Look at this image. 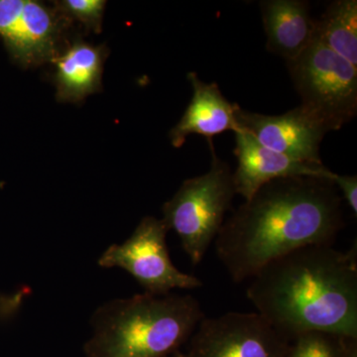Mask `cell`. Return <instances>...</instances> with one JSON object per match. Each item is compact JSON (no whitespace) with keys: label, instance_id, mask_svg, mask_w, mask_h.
<instances>
[{"label":"cell","instance_id":"5bb4252c","mask_svg":"<svg viewBox=\"0 0 357 357\" xmlns=\"http://www.w3.org/2000/svg\"><path fill=\"white\" fill-rule=\"evenodd\" d=\"M314 38L357 67V1H333L316 20Z\"/></svg>","mask_w":357,"mask_h":357},{"label":"cell","instance_id":"ac0fdd59","mask_svg":"<svg viewBox=\"0 0 357 357\" xmlns=\"http://www.w3.org/2000/svg\"><path fill=\"white\" fill-rule=\"evenodd\" d=\"M344 357H357V338H347Z\"/></svg>","mask_w":357,"mask_h":357},{"label":"cell","instance_id":"7c38bea8","mask_svg":"<svg viewBox=\"0 0 357 357\" xmlns=\"http://www.w3.org/2000/svg\"><path fill=\"white\" fill-rule=\"evenodd\" d=\"M268 51L290 62L299 57L314 39L316 20L309 2L263 0L259 2Z\"/></svg>","mask_w":357,"mask_h":357},{"label":"cell","instance_id":"6da1fadb","mask_svg":"<svg viewBox=\"0 0 357 357\" xmlns=\"http://www.w3.org/2000/svg\"><path fill=\"white\" fill-rule=\"evenodd\" d=\"M342 204L328 178L271 181L225 220L213 243L218 260L238 284L296 249L333 245L344 227Z\"/></svg>","mask_w":357,"mask_h":357},{"label":"cell","instance_id":"d6986e66","mask_svg":"<svg viewBox=\"0 0 357 357\" xmlns=\"http://www.w3.org/2000/svg\"><path fill=\"white\" fill-rule=\"evenodd\" d=\"M164 357H188L187 354H185V351H180L175 352V354H170V356H167Z\"/></svg>","mask_w":357,"mask_h":357},{"label":"cell","instance_id":"4fadbf2b","mask_svg":"<svg viewBox=\"0 0 357 357\" xmlns=\"http://www.w3.org/2000/svg\"><path fill=\"white\" fill-rule=\"evenodd\" d=\"M52 60L59 100L79 102L100 89L105 61L100 47L76 42Z\"/></svg>","mask_w":357,"mask_h":357},{"label":"cell","instance_id":"30bf717a","mask_svg":"<svg viewBox=\"0 0 357 357\" xmlns=\"http://www.w3.org/2000/svg\"><path fill=\"white\" fill-rule=\"evenodd\" d=\"M237 169L234 172L236 195L250 199L262 185L289 177H319L330 180L333 171L324 165L304 163L268 149L245 131H234Z\"/></svg>","mask_w":357,"mask_h":357},{"label":"cell","instance_id":"9c48e42d","mask_svg":"<svg viewBox=\"0 0 357 357\" xmlns=\"http://www.w3.org/2000/svg\"><path fill=\"white\" fill-rule=\"evenodd\" d=\"M55 20L35 0H0V37L11 57L24 67L55 57Z\"/></svg>","mask_w":357,"mask_h":357},{"label":"cell","instance_id":"3957f363","mask_svg":"<svg viewBox=\"0 0 357 357\" xmlns=\"http://www.w3.org/2000/svg\"><path fill=\"white\" fill-rule=\"evenodd\" d=\"M206 318L192 295L142 293L107 301L91 314L84 357H164L182 351Z\"/></svg>","mask_w":357,"mask_h":357},{"label":"cell","instance_id":"2e32d148","mask_svg":"<svg viewBox=\"0 0 357 357\" xmlns=\"http://www.w3.org/2000/svg\"><path fill=\"white\" fill-rule=\"evenodd\" d=\"M107 2L103 0H64L59 6L89 29L100 32Z\"/></svg>","mask_w":357,"mask_h":357},{"label":"cell","instance_id":"7a4b0ae2","mask_svg":"<svg viewBox=\"0 0 357 357\" xmlns=\"http://www.w3.org/2000/svg\"><path fill=\"white\" fill-rule=\"evenodd\" d=\"M246 297L290 342L307 333L357 338V244L309 245L281 256L250 279Z\"/></svg>","mask_w":357,"mask_h":357},{"label":"cell","instance_id":"52a82bcc","mask_svg":"<svg viewBox=\"0 0 357 357\" xmlns=\"http://www.w3.org/2000/svg\"><path fill=\"white\" fill-rule=\"evenodd\" d=\"M188 357H287L290 340L257 312L204 318L188 342Z\"/></svg>","mask_w":357,"mask_h":357},{"label":"cell","instance_id":"277c9868","mask_svg":"<svg viewBox=\"0 0 357 357\" xmlns=\"http://www.w3.org/2000/svg\"><path fill=\"white\" fill-rule=\"evenodd\" d=\"M208 141L213 155L210 170L185 180L162 208V220L167 229L176 232L192 266L203 261L215 243L236 196L234 172Z\"/></svg>","mask_w":357,"mask_h":357},{"label":"cell","instance_id":"8992f818","mask_svg":"<svg viewBox=\"0 0 357 357\" xmlns=\"http://www.w3.org/2000/svg\"><path fill=\"white\" fill-rule=\"evenodd\" d=\"M168 231L163 220L143 218L126 241L112 244L103 251L98 260V266L124 270L144 293L151 295L202 287L203 282L199 278L180 271L174 265L166 243Z\"/></svg>","mask_w":357,"mask_h":357},{"label":"cell","instance_id":"8fae6325","mask_svg":"<svg viewBox=\"0 0 357 357\" xmlns=\"http://www.w3.org/2000/svg\"><path fill=\"white\" fill-rule=\"evenodd\" d=\"M188 79L192 84V96L184 114L170 131L173 146L182 147L192 134L211 140L227 131H236V103H230L217 84L202 81L196 73H189Z\"/></svg>","mask_w":357,"mask_h":357},{"label":"cell","instance_id":"9a60e30c","mask_svg":"<svg viewBox=\"0 0 357 357\" xmlns=\"http://www.w3.org/2000/svg\"><path fill=\"white\" fill-rule=\"evenodd\" d=\"M347 338L328 333H303L291 340L287 357H344Z\"/></svg>","mask_w":357,"mask_h":357},{"label":"cell","instance_id":"e0dca14e","mask_svg":"<svg viewBox=\"0 0 357 357\" xmlns=\"http://www.w3.org/2000/svg\"><path fill=\"white\" fill-rule=\"evenodd\" d=\"M330 180L337 187L340 197L344 199L354 215H357V177L356 176L340 175L335 172L330 176Z\"/></svg>","mask_w":357,"mask_h":357},{"label":"cell","instance_id":"5b68a950","mask_svg":"<svg viewBox=\"0 0 357 357\" xmlns=\"http://www.w3.org/2000/svg\"><path fill=\"white\" fill-rule=\"evenodd\" d=\"M287 65L301 105L328 132L340 130L356 117L357 67L316 38Z\"/></svg>","mask_w":357,"mask_h":357},{"label":"cell","instance_id":"ba28073f","mask_svg":"<svg viewBox=\"0 0 357 357\" xmlns=\"http://www.w3.org/2000/svg\"><path fill=\"white\" fill-rule=\"evenodd\" d=\"M237 126L263 146L289 158L324 165L319 146L328 130L302 105L283 114L265 115L236 105Z\"/></svg>","mask_w":357,"mask_h":357}]
</instances>
